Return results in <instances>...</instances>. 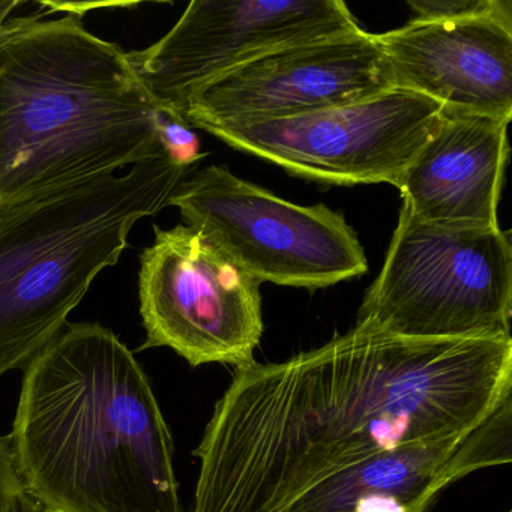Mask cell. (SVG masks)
Listing matches in <instances>:
<instances>
[{"label": "cell", "mask_w": 512, "mask_h": 512, "mask_svg": "<svg viewBox=\"0 0 512 512\" xmlns=\"http://www.w3.org/2000/svg\"><path fill=\"white\" fill-rule=\"evenodd\" d=\"M158 112L127 52L89 32L82 16L11 17L0 28V211L170 158Z\"/></svg>", "instance_id": "obj_3"}, {"label": "cell", "mask_w": 512, "mask_h": 512, "mask_svg": "<svg viewBox=\"0 0 512 512\" xmlns=\"http://www.w3.org/2000/svg\"><path fill=\"white\" fill-rule=\"evenodd\" d=\"M442 112L436 101L394 88L311 115L209 125L202 131L299 178L328 185L398 187Z\"/></svg>", "instance_id": "obj_8"}, {"label": "cell", "mask_w": 512, "mask_h": 512, "mask_svg": "<svg viewBox=\"0 0 512 512\" xmlns=\"http://www.w3.org/2000/svg\"><path fill=\"white\" fill-rule=\"evenodd\" d=\"M167 206L260 284L325 289L368 269L358 235L340 214L287 202L227 166L185 178Z\"/></svg>", "instance_id": "obj_6"}, {"label": "cell", "mask_w": 512, "mask_h": 512, "mask_svg": "<svg viewBox=\"0 0 512 512\" xmlns=\"http://www.w3.org/2000/svg\"><path fill=\"white\" fill-rule=\"evenodd\" d=\"M140 350L169 347L191 367L253 364L263 335L260 283L185 224L155 227L140 256Z\"/></svg>", "instance_id": "obj_7"}, {"label": "cell", "mask_w": 512, "mask_h": 512, "mask_svg": "<svg viewBox=\"0 0 512 512\" xmlns=\"http://www.w3.org/2000/svg\"><path fill=\"white\" fill-rule=\"evenodd\" d=\"M511 233L427 223L401 206L355 328L419 340L511 338Z\"/></svg>", "instance_id": "obj_5"}, {"label": "cell", "mask_w": 512, "mask_h": 512, "mask_svg": "<svg viewBox=\"0 0 512 512\" xmlns=\"http://www.w3.org/2000/svg\"><path fill=\"white\" fill-rule=\"evenodd\" d=\"M512 461V400L448 439L403 446L332 473L287 512H425L440 491Z\"/></svg>", "instance_id": "obj_12"}, {"label": "cell", "mask_w": 512, "mask_h": 512, "mask_svg": "<svg viewBox=\"0 0 512 512\" xmlns=\"http://www.w3.org/2000/svg\"><path fill=\"white\" fill-rule=\"evenodd\" d=\"M394 89L388 61L361 28L265 53L214 80L185 107L194 130L311 115Z\"/></svg>", "instance_id": "obj_10"}, {"label": "cell", "mask_w": 512, "mask_h": 512, "mask_svg": "<svg viewBox=\"0 0 512 512\" xmlns=\"http://www.w3.org/2000/svg\"><path fill=\"white\" fill-rule=\"evenodd\" d=\"M508 512H511V511H508Z\"/></svg>", "instance_id": "obj_17"}, {"label": "cell", "mask_w": 512, "mask_h": 512, "mask_svg": "<svg viewBox=\"0 0 512 512\" xmlns=\"http://www.w3.org/2000/svg\"><path fill=\"white\" fill-rule=\"evenodd\" d=\"M359 29L340 0H194L128 61L155 106L182 116L206 86L265 53Z\"/></svg>", "instance_id": "obj_9"}, {"label": "cell", "mask_w": 512, "mask_h": 512, "mask_svg": "<svg viewBox=\"0 0 512 512\" xmlns=\"http://www.w3.org/2000/svg\"><path fill=\"white\" fill-rule=\"evenodd\" d=\"M508 124L443 110L401 176L403 208L427 223L499 226Z\"/></svg>", "instance_id": "obj_13"}, {"label": "cell", "mask_w": 512, "mask_h": 512, "mask_svg": "<svg viewBox=\"0 0 512 512\" xmlns=\"http://www.w3.org/2000/svg\"><path fill=\"white\" fill-rule=\"evenodd\" d=\"M512 400V338L353 328L236 368L202 442L190 512H287L332 473L472 430Z\"/></svg>", "instance_id": "obj_1"}, {"label": "cell", "mask_w": 512, "mask_h": 512, "mask_svg": "<svg viewBox=\"0 0 512 512\" xmlns=\"http://www.w3.org/2000/svg\"><path fill=\"white\" fill-rule=\"evenodd\" d=\"M394 88L446 112L512 118V19L412 20L376 35Z\"/></svg>", "instance_id": "obj_11"}, {"label": "cell", "mask_w": 512, "mask_h": 512, "mask_svg": "<svg viewBox=\"0 0 512 512\" xmlns=\"http://www.w3.org/2000/svg\"><path fill=\"white\" fill-rule=\"evenodd\" d=\"M25 2L22 0H0V28L5 25L8 19L13 17V13L23 7Z\"/></svg>", "instance_id": "obj_16"}, {"label": "cell", "mask_w": 512, "mask_h": 512, "mask_svg": "<svg viewBox=\"0 0 512 512\" xmlns=\"http://www.w3.org/2000/svg\"><path fill=\"white\" fill-rule=\"evenodd\" d=\"M415 20H460L500 16L512 19L509 0H407Z\"/></svg>", "instance_id": "obj_15"}, {"label": "cell", "mask_w": 512, "mask_h": 512, "mask_svg": "<svg viewBox=\"0 0 512 512\" xmlns=\"http://www.w3.org/2000/svg\"><path fill=\"white\" fill-rule=\"evenodd\" d=\"M188 172L155 158L0 211V376L61 334L92 281L118 263L137 221L166 208Z\"/></svg>", "instance_id": "obj_4"}, {"label": "cell", "mask_w": 512, "mask_h": 512, "mask_svg": "<svg viewBox=\"0 0 512 512\" xmlns=\"http://www.w3.org/2000/svg\"><path fill=\"white\" fill-rule=\"evenodd\" d=\"M10 436L43 512H182L154 389L103 325L68 323L26 365Z\"/></svg>", "instance_id": "obj_2"}, {"label": "cell", "mask_w": 512, "mask_h": 512, "mask_svg": "<svg viewBox=\"0 0 512 512\" xmlns=\"http://www.w3.org/2000/svg\"><path fill=\"white\" fill-rule=\"evenodd\" d=\"M0 512H43L20 469L10 434L0 437Z\"/></svg>", "instance_id": "obj_14"}]
</instances>
